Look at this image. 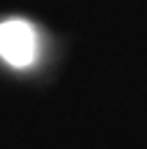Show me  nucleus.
Segmentation results:
<instances>
[{
    "instance_id": "f257e3e1",
    "label": "nucleus",
    "mask_w": 147,
    "mask_h": 149,
    "mask_svg": "<svg viewBox=\"0 0 147 149\" xmlns=\"http://www.w3.org/2000/svg\"><path fill=\"white\" fill-rule=\"evenodd\" d=\"M37 37L28 21L9 19L0 23V56L12 68H28L35 61Z\"/></svg>"
}]
</instances>
